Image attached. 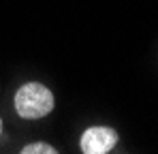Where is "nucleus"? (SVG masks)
Wrapping results in <instances>:
<instances>
[{
    "label": "nucleus",
    "instance_id": "obj_1",
    "mask_svg": "<svg viewBox=\"0 0 158 154\" xmlns=\"http://www.w3.org/2000/svg\"><path fill=\"white\" fill-rule=\"evenodd\" d=\"M15 111L24 120H39L45 118L47 113L53 111V92L39 83V81H28L15 92Z\"/></svg>",
    "mask_w": 158,
    "mask_h": 154
},
{
    "label": "nucleus",
    "instance_id": "obj_2",
    "mask_svg": "<svg viewBox=\"0 0 158 154\" xmlns=\"http://www.w3.org/2000/svg\"><path fill=\"white\" fill-rule=\"evenodd\" d=\"M118 143V133L109 126H90L81 133L79 148L83 154H107Z\"/></svg>",
    "mask_w": 158,
    "mask_h": 154
},
{
    "label": "nucleus",
    "instance_id": "obj_3",
    "mask_svg": "<svg viewBox=\"0 0 158 154\" xmlns=\"http://www.w3.org/2000/svg\"><path fill=\"white\" fill-rule=\"evenodd\" d=\"M19 152L22 154H56L58 150L53 146H49V143H45V141H34V143L24 146Z\"/></svg>",
    "mask_w": 158,
    "mask_h": 154
},
{
    "label": "nucleus",
    "instance_id": "obj_4",
    "mask_svg": "<svg viewBox=\"0 0 158 154\" xmlns=\"http://www.w3.org/2000/svg\"><path fill=\"white\" fill-rule=\"evenodd\" d=\"M0 133H2V120H0Z\"/></svg>",
    "mask_w": 158,
    "mask_h": 154
}]
</instances>
